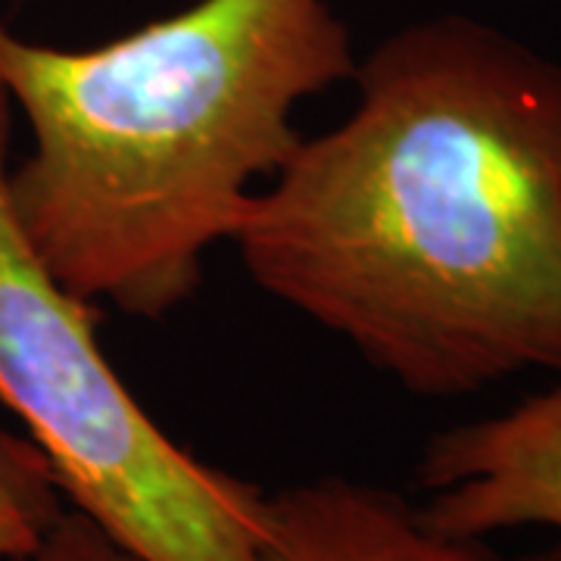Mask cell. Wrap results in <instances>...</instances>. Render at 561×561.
<instances>
[{
	"label": "cell",
	"mask_w": 561,
	"mask_h": 561,
	"mask_svg": "<svg viewBox=\"0 0 561 561\" xmlns=\"http://www.w3.org/2000/svg\"><path fill=\"white\" fill-rule=\"evenodd\" d=\"M356 66L331 0H197L84 50L0 22V88L32 131L10 169L25 241L91 306L175 312L300 147L297 106Z\"/></svg>",
	"instance_id": "7a4b0ae2"
},
{
	"label": "cell",
	"mask_w": 561,
	"mask_h": 561,
	"mask_svg": "<svg viewBox=\"0 0 561 561\" xmlns=\"http://www.w3.org/2000/svg\"><path fill=\"white\" fill-rule=\"evenodd\" d=\"M421 522L453 540L502 530L561 534V375L508 412L434 434L419 459Z\"/></svg>",
	"instance_id": "277c9868"
},
{
	"label": "cell",
	"mask_w": 561,
	"mask_h": 561,
	"mask_svg": "<svg viewBox=\"0 0 561 561\" xmlns=\"http://www.w3.org/2000/svg\"><path fill=\"white\" fill-rule=\"evenodd\" d=\"M353 81L231 241L253 284L419 397L561 375V62L449 13Z\"/></svg>",
	"instance_id": "6da1fadb"
},
{
	"label": "cell",
	"mask_w": 561,
	"mask_h": 561,
	"mask_svg": "<svg viewBox=\"0 0 561 561\" xmlns=\"http://www.w3.org/2000/svg\"><path fill=\"white\" fill-rule=\"evenodd\" d=\"M22 561H140L128 549H122L113 537H106L94 522H88L76 508H66L54 524L47 540Z\"/></svg>",
	"instance_id": "52a82bcc"
},
{
	"label": "cell",
	"mask_w": 561,
	"mask_h": 561,
	"mask_svg": "<svg viewBox=\"0 0 561 561\" xmlns=\"http://www.w3.org/2000/svg\"><path fill=\"white\" fill-rule=\"evenodd\" d=\"M515 561H561V542L559 546H552V549L530 552V556H524V559H515Z\"/></svg>",
	"instance_id": "ba28073f"
},
{
	"label": "cell",
	"mask_w": 561,
	"mask_h": 561,
	"mask_svg": "<svg viewBox=\"0 0 561 561\" xmlns=\"http://www.w3.org/2000/svg\"><path fill=\"white\" fill-rule=\"evenodd\" d=\"M66 508L44 453L25 434L0 424V561L28 559Z\"/></svg>",
	"instance_id": "8992f818"
},
{
	"label": "cell",
	"mask_w": 561,
	"mask_h": 561,
	"mask_svg": "<svg viewBox=\"0 0 561 561\" xmlns=\"http://www.w3.org/2000/svg\"><path fill=\"white\" fill-rule=\"evenodd\" d=\"M262 561H496L483 542L453 540L419 508L371 483L321 478L265 493Z\"/></svg>",
	"instance_id": "5b68a950"
},
{
	"label": "cell",
	"mask_w": 561,
	"mask_h": 561,
	"mask_svg": "<svg viewBox=\"0 0 561 561\" xmlns=\"http://www.w3.org/2000/svg\"><path fill=\"white\" fill-rule=\"evenodd\" d=\"M13 103L0 88V405L50 461L66 505L140 561H262L265 493L191 456L144 412L10 203Z\"/></svg>",
	"instance_id": "3957f363"
}]
</instances>
